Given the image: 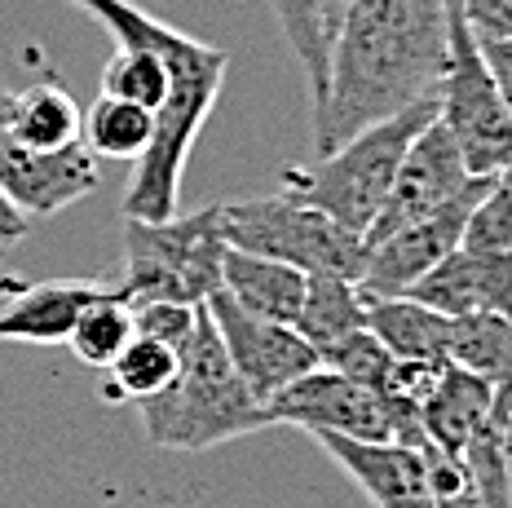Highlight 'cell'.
Returning <instances> with one entry per match:
<instances>
[{"label":"cell","instance_id":"cell-1","mask_svg":"<svg viewBox=\"0 0 512 508\" xmlns=\"http://www.w3.org/2000/svg\"><path fill=\"white\" fill-rule=\"evenodd\" d=\"M451 0H345L327 27V98L314 115L318 155L367 124L437 98Z\"/></svg>","mask_w":512,"mask_h":508},{"label":"cell","instance_id":"cell-2","mask_svg":"<svg viewBox=\"0 0 512 508\" xmlns=\"http://www.w3.org/2000/svg\"><path fill=\"white\" fill-rule=\"evenodd\" d=\"M137 416H142V433L151 447L186 455L212 451L221 442L248 438V433L274 425L270 402L230 363L204 305H199L195 332L177 354V376L155 398L137 402Z\"/></svg>","mask_w":512,"mask_h":508},{"label":"cell","instance_id":"cell-3","mask_svg":"<svg viewBox=\"0 0 512 508\" xmlns=\"http://www.w3.org/2000/svg\"><path fill=\"white\" fill-rule=\"evenodd\" d=\"M146 31L159 45V54L168 58L173 84H168V102L155 115V133L146 155L133 164L124 186V217L137 221H164L177 217L181 204V177H186V160L195 151L204 120L212 115L226 84V49L208 45V40L186 36L181 27H168L151 14Z\"/></svg>","mask_w":512,"mask_h":508},{"label":"cell","instance_id":"cell-4","mask_svg":"<svg viewBox=\"0 0 512 508\" xmlns=\"http://www.w3.org/2000/svg\"><path fill=\"white\" fill-rule=\"evenodd\" d=\"M433 120H437V98H424L407 111L389 115V120H376L362 133L345 137L340 146L318 155V164H287L279 182L287 195L314 204L318 213H327L336 226L354 230L362 239L376 226L411 142Z\"/></svg>","mask_w":512,"mask_h":508},{"label":"cell","instance_id":"cell-5","mask_svg":"<svg viewBox=\"0 0 512 508\" xmlns=\"http://www.w3.org/2000/svg\"><path fill=\"white\" fill-rule=\"evenodd\" d=\"M226 235H221V204L199 213H177L164 221L124 217V301H181L204 305L221 288V261H226Z\"/></svg>","mask_w":512,"mask_h":508},{"label":"cell","instance_id":"cell-6","mask_svg":"<svg viewBox=\"0 0 512 508\" xmlns=\"http://www.w3.org/2000/svg\"><path fill=\"white\" fill-rule=\"evenodd\" d=\"M221 235L230 248L256 252V257L283 261L301 274H345L358 279L367 261V243L354 230L336 226L314 204L287 195H256V199H230L221 204Z\"/></svg>","mask_w":512,"mask_h":508},{"label":"cell","instance_id":"cell-7","mask_svg":"<svg viewBox=\"0 0 512 508\" xmlns=\"http://www.w3.org/2000/svg\"><path fill=\"white\" fill-rule=\"evenodd\" d=\"M437 124L451 133L455 151L473 177H490V182L504 177V168L512 164V115L455 0L446 67L437 80Z\"/></svg>","mask_w":512,"mask_h":508},{"label":"cell","instance_id":"cell-8","mask_svg":"<svg viewBox=\"0 0 512 508\" xmlns=\"http://www.w3.org/2000/svg\"><path fill=\"white\" fill-rule=\"evenodd\" d=\"M274 425H296L309 438L318 433H336V438H358V442H407L424 447V425L420 411L402 407V402L376 394V389L358 385V380L332 372L318 363L314 372L270 398Z\"/></svg>","mask_w":512,"mask_h":508},{"label":"cell","instance_id":"cell-9","mask_svg":"<svg viewBox=\"0 0 512 508\" xmlns=\"http://www.w3.org/2000/svg\"><path fill=\"white\" fill-rule=\"evenodd\" d=\"M486 186H490V177H477V182H468L460 195L437 204L433 213L407 221V226H398L389 239H380L376 248H367V261H362V274H358L362 296H367V301L407 296L437 261L451 257L464 239L468 213H473V204L482 199Z\"/></svg>","mask_w":512,"mask_h":508},{"label":"cell","instance_id":"cell-10","mask_svg":"<svg viewBox=\"0 0 512 508\" xmlns=\"http://www.w3.org/2000/svg\"><path fill=\"white\" fill-rule=\"evenodd\" d=\"M212 327H217L221 345H226L230 363L239 367V376L261 394L265 402L279 398L292 380L318 367V349L296 332L292 323H274L261 314H248L243 305H234L226 292H212L204 301Z\"/></svg>","mask_w":512,"mask_h":508},{"label":"cell","instance_id":"cell-11","mask_svg":"<svg viewBox=\"0 0 512 508\" xmlns=\"http://www.w3.org/2000/svg\"><path fill=\"white\" fill-rule=\"evenodd\" d=\"M468 182H477V177L464 168L451 133L433 120L429 129L411 142V151H407V160H402L398 177H393V190H389V199H384L376 226L362 235V243L376 248V243L389 239L398 226H407V221L433 213L437 204H446L451 195H460Z\"/></svg>","mask_w":512,"mask_h":508},{"label":"cell","instance_id":"cell-12","mask_svg":"<svg viewBox=\"0 0 512 508\" xmlns=\"http://www.w3.org/2000/svg\"><path fill=\"white\" fill-rule=\"evenodd\" d=\"M102 160L80 142L58 146V151H14L0 160V190L9 195V204L18 208L27 221L58 217L62 208L80 204L84 195H93L102 182Z\"/></svg>","mask_w":512,"mask_h":508},{"label":"cell","instance_id":"cell-13","mask_svg":"<svg viewBox=\"0 0 512 508\" xmlns=\"http://www.w3.org/2000/svg\"><path fill=\"white\" fill-rule=\"evenodd\" d=\"M314 442L332 455L340 473L376 508H433V482H429V455H424V447L358 442V438H336V433H318Z\"/></svg>","mask_w":512,"mask_h":508},{"label":"cell","instance_id":"cell-14","mask_svg":"<svg viewBox=\"0 0 512 508\" xmlns=\"http://www.w3.org/2000/svg\"><path fill=\"white\" fill-rule=\"evenodd\" d=\"M407 296L424 301L446 319H460V314H477V310L512 319V257H477V252L455 248Z\"/></svg>","mask_w":512,"mask_h":508},{"label":"cell","instance_id":"cell-15","mask_svg":"<svg viewBox=\"0 0 512 508\" xmlns=\"http://www.w3.org/2000/svg\"><path fill=\"white\" fill-rule=\"evenodd\" d=\"M111 292V283L93 279H49L23 283L0 305V341L14 345H67L71 327L98 296Z\"/></svg>","mask_w":512,"mask_h":508},{"label":"cell","instance_id":"cell-16","mask_svg":"<svg viewBox=\"0 0 512 508\" xmlns=\"http://www.w3.org/2000/svg\"><path fill=\"white\" fill-rule=\"evenodd\" d=\"M499 402V385L486 376L468 372L460 363H446L429 398L420 402V425H424V447H437L446 455H464V447L477 438V429L490 420Z\"/></svg>","mask_w":512,"mask_h":508},{"label":"cell","instance_id":"cell-17","mask_svg":"<svg viewBox=\"0 0 512 508\" xmlns=\"http://www.w3.org/2000/svg\"><path fill=\"white\" fill-rule=\"evenodd\" d=\"M305 279L309 274H301L296 266L239 248H226V261H221V292L248 314H261L274 323H296L305 301Z\"/></svg>","mask_w":512,"mask_h":508},{"label":"cell","instance_id":"cell-18","mask_svg":"<svg viewBox=\"0 0 512 508\" xmlns=\"http://www.w3.org/2000/svg\"><path fill=\"white\" fill-rule=\"evenodd\" d=\"M80 133H84V111L53 71L31 80L23 93H14V146H23V151H58V146L80 142Z\"/></svg>","mask_w":512,"mask_h":508},{"label":"cell","instance_id":"cell-19","mask_svg":"<svg viewBox=\"0 0 512 508\" xmlns=\"http://www.w3.org/2000/svg\"><path fill=\"white\" fill-rule=\"evenodd\" d=\"M367 327L393 358H429V363H451V319L429 310L415 296H380L367 301Z\"/></svg>","mask_w":512,"mask_h":508},{"label":"cell","instance_id":"cell-20","mask_svg":"<svg viewBox=\"0 0 512 508\" xmlns=\"http://www.w3.org/2000/svg\"><path fill=\"white\" fill-rule=\"evenodd\" d=\"M292 327L318 354L332 349L336 341H345L358 327H367V296H362L358 279H345V274H309L301 314H296ZM318 363H323V358H318Z\"/></svg>","mask_w":512,"mask_h":508},{"label":"cell","instance_id":"cell-21","mask_svg":"<svg viewBox=\"0 0 512 508\" xmlns=\"http://www.w3.org/2000/svg\"><path fill=\"white\" fill-rule=\"evenodd\" d=\"M451 363L486 376L490 385H512V319L508 314H460L451 319Z\"/></svg>","mask_w":512,"mask_h":508},{"label":"cell","instance_id":"cell-22","mask_svg":"<svg viewBox=\"0 0 512 508\" xmlns=\"http://www.w3.org/2000/svg\"><path fill=\"white\" fill-rule=\"evenodd\" d=\"M151 133H155V115L146 107H133V102H120V98H102L89 107L84 115V146H89L98 160H128L137 164L151 146Z\"/></svg>","mask_w":512,"mask_h":508},{"label":"cell","instance_id":"cell-23","mask_svg":"<svg viewBox=\"0 0 512 508\" xmlns=\"http://www.w3.org/2000/svg\"><path fill=\"white\" fill-rule=\"evenodd\" d=\"M173 376H177V349L133 332V341L120 349V358L106 367L102 402H146L159 389H168Z\"/></svg>","mask_w":512,"mask_h":508},{"label":"cell","instance_id":"cell-24","mask_svg":"<svg viewBox=\"0 0 512 508\" xmlns=\"http://www.w3.org/2000/svg\"><path fill=\"white\" fill-rule=\"evenodd\" d=\"M270 9H274V18H279L296 62L305 67L309 107L318 115L323 111V98H327V14H323V0H270Z\"/></svg>","mask_w":512,"mask_h":508},{"label":"cell","instance_id":"cell-25","mask_svg":"<svg viewBox=\"0 0 512 508\" xmlns=\"http://www.w3.org/2000/svg\"><path fill=\"white\" fill-rule=\"evenodd\" d=\"M128 341H133V305L124 301L115 283H111V292L98 296V301L80 314L67 336L71 354H76L84 367H98V372H106V367L120 358V349Z\"/></svg>","mask_w":512,"mask_h":508},{"label":"cell","instance_id":"cell-26","mask_svg":"<svg viewBox=\"0 0 512 508\" xmlns=\"http://www.w3.org/2000/svg\"><path fill=\"white\" fill-rule=\"evenodd\" d=\"M460 248L477 257H512V186L504 177H495L473 204Z\"/></svg>","mask_w":512,"mask_h":508},{"label":"cell","instance_id":"cell-27","mask_svg":"<svg viewBox=\"0 0 512 508\" xmlns=\"http://www.w3.org/2000/svg\"><path fill=\"white\" fill-rule=\"evenodd\" d=\"M323 367H332V372L358 380V385L376 389V394H384V380H389L393 372V354L376 341V332L371 327H358V332H349L345 341H336L332 349H323Z\"/></svg>","mask_w":512,"mask_h":508},{"label":"cell","instance_id":"cell-28","mask_svg":"<svg viewBox=\"0 0 512 508\" xmlns=\"http://www.w3.org/2000/svg\"><path fill=\"white\" fill-rule=\"evenodd\" d=\"M128 305H133V332L164 341L177 354L199 323V305H181V301H128Z\"/></svg>","mask_w":512,"mask_h":508},{"label":"cell","instance_id":"cell-29","mask_svg":"<svg viewBox=\"0 0 512 508\" xmlns=\"http://www.w3.org/2000/svg\"><path fill=\"white\" fill-rule=\"evenodd\" d=\"M429 455V482H433V508H482L477 482L460 455H446L437 447H424Z\"/></svg>","mask_w":512,"mask_h":508},{"label":"cell","instance_id":"cell-30","mask_svg":"<svg viewBox=\"0 0 512 508\" xmlns=\"http://www.w3.org/2000/svg\"><path fill=\"white\" fill-rule=\"evenodd\" d=\"M464 23L477 40H508L512 36V0H455Z\"/></svg>","mask_w":512,"mask_h":508},{"label":"cell","instance_id":"cell-31","mask_svg":"<svg viewBox=\"0 0 512 508\" xmlns=\"http://www.w3.org/2000/svg\"><path fill=\"white\" fill-rule=\"evenodd\" d=\"M477 45H482V58H486L490 76H495L499 93H504V102H508V115H512V36L508 40H477Z\"/></svg>","mask_w":512,"mask_h":508},{"label":"cell","instance_id":"cell-32","mask_svg":"<svg viewBox=\"0 0 512 508\" xmlns=\"http://www.w3.org/2000/svg\"><path fill=\"white\" fill-rule=\"evenodd\" d=\"M27 230H31V221L18 213V208L9 204V195L0 190V252L14 248V243H23V239H27Z\"/></svg>","mask_w":512,"mask_h":508},{"label":"cell","instance_id":"cell-33","mask_svg":"<svg viewBox=\"0 0 512 508\" xmlns=\"http://www.w3.org/2000/svg\"><path fill=\"white\" fill-rule=\"evenodd\" d=\"M14 151V93L0 89V160Z\"/></svg>","mask_w":512,"mask_h":508},{"label":"cell","instance_id":"cell-34","mask_svg":"<svg viewBox=\"0 0 512 508\" xmlns=\"http://www.w3.org/2000/svg\"><path fill=\"white\" fill-rule=\"evenodd\" d=\"M504 473H508V500H512V407L504 420Z\"/></svg>","mask_w":512,"mask_h":508},{"label":"cell","instance_id":"cell-35","mask_svg":"<svg viewBox=\"0 0 512 508\" xmlns=\"http://www.w3.org/2000/svg\"><path fill=\"white\" fill-rule=\"evenodd\" d=\"M340 5H345V0H323V14H327V27H332V18L340 14Z\"/></svg>","mask_w":512,"mask_h":508},{"label":"cell","instance_id":"cell-36","mask_svg":"<svg viewBox=\"0 0 512 508\" xmlns=\"http://www.w3.org/2000/svg\"><path fill=\"white\" fill-rule=\"evenodd\" d=\"M504 182H508V186H512V164H508V168H504Z\"/></svg>","mask_w":512,"mask_h":508}]
</instances>
